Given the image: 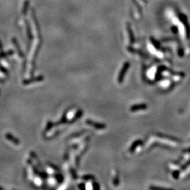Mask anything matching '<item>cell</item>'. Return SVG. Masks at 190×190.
Here are the masks:
<instances>
[{"mask_svg": "<svg viewBox=\"0 0 190 190\" xmlns=\"http://www.w3.org/2000/svg\"><path fill=\"white\" fill-rule=\"evenodd\" d=\"M52 126H53L52 123L51 121L48 122V123H47V127H46V129H45V130H46V131H48V130H49V129H50L52 127Z\"/></svg>", "mask_w": 190, "mask_h": 190, "instance_id": "9", "label": "cell"}, {"mask_svg": "<svg viewBox=\"0 0 190 190\" xmlns=\"http://www.w3.org/2000/svg\"><path fill=\"white\" fill-rule=\"evenodd\" d=\"M127 29H128V32H129V38H130V42L132 43L134 42V37H133V34H132V30L130 29V27L128 25L127 26Z\"/></svg>", "mask_w": 190, "mask_h": 190, "instance_id": "7", "label": "cell"}, {"mask_svg": "<svg viewBox=\"0 0 190 190\" xmlns=\"http://www.w3.org/2000/svg\"><path fill=\"white\" fill-rule=\"evenodd\" d=\"M86 123L89 125L90 126H92L94 127V128L98 129H105L106 126L104 124L102 123H96V122L93 121H91V120H87L86 121Z\"/></svg>", "mask_w": 190, "mask_h": 190, "instance_id": "2", "label": "cell"}, {"mask_svg": "<svg viewBox=\"0 0 190 190\" xmlns=\"http://www.w3.org/2000/svg\"><path fill=\"white\" fill-rule=\"evenodd\" d=\"M147 108V106L144 104H137L134 105L130 108V111L132 112H135L137 111H140V110H144Z\"/></svg>", "mask_w": 190, "mask_h": 190, "instance_id": "3", "label": "cell"}, {"mask_svg": "<svg viewBox=\"0 0 190 190\" xmlns=\"http://www.w3.org/2000/svg\"><path fill=\"white\" fill-rule=\"evenodd\" d=\"M93 188H94V189H99L100 188V187H99V185L98 183L94 182V184H93Z\"/></svg>", "mask_w": 190, "mask_h": 190, "instance_id": "10", "label": "cell"}, {"mask_svg": "<svg viewBox=\"0 0 190 190\" xmlns=\"http://www.w3.org/2000/svg\"><path fill=\"white\" fill-rule=\"evenodd\" d=\"M6 138H8V140H9V141H11V142H13V144H20V142H19V140H18L17 138L15 137L12 136L11 135H10L9 133L6 134Z\"/></svg>", "mask_w": 190, "mask_h": 190, "instance_id": "5", "label": "cell"}, {"mask_svg": "<svg viewBox=\"0 0 190 190\" xmlns=\"http://www.w3.org/2000/svg\"><path fill=\"white\" fill-rule=\"evenodd\" d=\"M82 179L84 180H90L94 179V177L92 175H84L82 177Z\"/></svg>", "mask_w": 190, "mask_h": 190, "instance_id": "8", "label": "cell"}, {"mask_svg": "<svg viewBox=\"0 0 190 190\" xmlns=\"http://www.w3.org/2000/svg\"><path fill=\"white\" fill-rule=\"evenodd\" d=\"M78 187H79V188L80 189H85V185L84 183L80 184L79 185H78Z\"/></svg>", "mask_w": 190, "mask_h": 190, "instance_id": "11", "label": "cell"}, {"mask_svg": "<svg viewBox=\"0 0 190 190\" xmlns=\"http://www.w3.org/2000/svg\"><path fill=\"white\" fill-rule=\"evenodd\" d=\"M142 144V142L141 140H137V141H135V142H134L132 145L130 146V148H129V152H133L135 150V149L139 146L140 145Z\"/></svg>", "mask_w": 190, "mask_h": 190, "instance_id": "6", "label": "cell"}, {"mask_svg": "<svg viewBox=\"0 0 190 190\" xmlns=\"http://www.w3.org/2000/svg\"><path fill=\"white\" fill-rule=\"evenodd\" d=\"M44 80V77L43 76H38V77L34 78V79H30V80H25L23 82H25V85L27 84H30L33 83V82H39V81H42Z\"/></svg>", "mask_w": 190, "mask_h": 190, "instance_id": "4", "label": "cell"}, {"mask_svg": "<svg viewBox=\"0 0 190 190\" xmlns=\"http://www.w3.org/2000/svg\"><path fill=\"white\" fill-rule=\"evenodd\" d=\"M129 62H126V63H124L122 69L121 70V72H120L119 75H118V82L119 83H121L123 81L124 77H125V75H126L127 70L129 68Z\"/></svg>", "mask_w": 190, "mask_h": 190, "instance_id": "1", "label": "cell"}]
</instances>
